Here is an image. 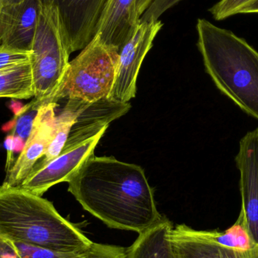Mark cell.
I'll return each mask as SVG.
<instances>
[{"instance_id": "29", "label": "cell", "mask_w": 258, "mask_h": 258, "mask_svg": "<svg viewBox=\"0 0 258 258\" xmlns=\"http://www.w3.org/2000/svg\"><path fill=\"white\" fill-rule=\"evenodd\" d=\"M14 142H15V152H19L21 153L24 149L25 141L20 137L15 136Z\"/></svg>"}, {"instance_id": "14", "label": "cell", "mask_w": 258, "mask_h": 258, "mask_svg": "<svg viewBox=\"0 0 258 258\" xmlns=\"http://www.w3.org/2000/svg\"><path fill=\"white\" fill-rule=\"evenodd\" d=\"M129 103L106 98L93 103H88L77 116L66 144L83 142L107 130L112 121L125 115L130 110Z\"/></svg>"}, {"instance_id": "5", "label": "cell", "mask_w": 258, "mask_h": 258, "mask_svg": "<svg viewBox=\"0 0 258 258\" xmlns=\"http://www.w3.org/2000/svg\"><path fill=\"white\" fill-rule=\"evenodd\" d=\"M119 54L95 35L90 43L70 62L51 103L79 99L93 103L110 98L116 80Z\"/></svg>"}, {"instance_id": "16", "label": "cell", "mask_w": 258, "mask_h": 258, "mask_svg": "<svg viewBox=\"0 0 258 258\" xmlns=\"http://www.w3.org/2000/svg\"><path fill=\"white\" fill-rule=\"evenodd\" d=\"M87 104V102L81 100L74 98L68 99L66 106L63 107L61 112L55 116L51 139L45 155L40 160L36 162L33 170L42 166L60 154L66 144L73 125L77 120V116L86 107Z\"/></svg>"}, {"instance_id": "17", "label": "cell", "mask_w": 258, "mask_h": 258, "mask_svg": "<svg viewBox=\"0 0 258 258\" xmlns=\"http://www.w3.org/2000/svg\"><path fill=\"white\" fill-rule=\"evenodd\" d=\"M34 97L30 62L0 70V98L30 99Z\"/></svg>"}, {"instance_id": "22", "label": "cell", "mask_w": 258, "mask_h": 258, "mask_svg": "<svg viewBox=\"0 0 258 258\" xmlns=\"http://www.w3.org/2000/svg\"><path fill=\"white\" fill-rule=\"evenodd\" d=\"M84 258H127L126 248L93 242L85 252Z\"/></svg>"}, {"instance_id": "25", "label": "cell", "mask_w": 258, "mask_h": 258, "mask_svg": "<svg viewBox=\"0 0 258 258\" xmlns=\"http://www.w3.org/2000/svg\"><path fill=\"white\" fill-rule=\"evenodd\" d=\"M15 136L12 135H9L6 137L4 141V147L7 152V156H6V174L9 172L12 165L15 163V142H14Z\"/></svg>"}, {"instance_id": "13", "label": "cell", "mask_w": 258, "mask_h": 258, "mask_svg": "<svg viewBox=\"0 0 258 258\" xmlns=\"http://www.w3.org/2000/svg\"><path fill=\"white\" fill-rule=\"evenodd\" d=\"M139 21L136 0H108L101 14L95 35L119 54Z\"/></svg>"}, {"instance_id": "28", "label": "cell", "mask_w": 258, "mask_h": 258, "mask_svg": "<svg viewBox=\"0 0 258 258\" xmlns=\"http://www.w3.org/2000/svg\"><path fill=\"white\" fill-rule=\"evenodd\" d=\"M258 13V0H256L254 3L248 5L246 7L244 8L241 10L239 14H251Z\"/></svg>"}, {"instance_id": "11", "label": "cell", "mask_w": 258, "mask_h": 258, "mask_svg": "<svg viewBox=\"0 0 258 258\" xmlns=\"http://www.w3.org/2000/svg\"><path fill=\"white\" fill-rule=\"evenodd\" d=\"M57 106L56 103H49L39 109L30 137L18 159L6 174L3 184L20 186L31 172L36 162L45 155L54 127Z\"/></svg>"}, {"instance_id": "27", "label": "cell", "mask_w": 258, "mask_h": 258, "mask_svg": "<svg viewBox=\"0 0 258 258\" xmlns=\"http://www.w3.org/2000/svg\"><path fill=\"white\" fill-rule=\"evenodd\" d=\"M153 0H136V10L138 17L141 18Z\"/></svg>"}, {"instance_id": "4", "label": "cell", "mask_w": 258, "mask_h": 258, "mask_svg": "<svg viewBox=\"0 0 258 258\" xmlns=\"http://www.w3.org/2000/svg\"><path fill=\"white\" fill-rule=\"evenodd\" d=\"M58 11L44 0L33 38L30 55L34 97L39 107L51 103L69 65Z\"/></svg>"}, {"instance_id": "18", "label": "cell", "mask_w": 258, "mask_h": 258, "mask_svg": "<svg viewBox=\"0 0 258 258\" xmlns=\"http://www.w3.org/2000/svg\"><path fill=\"white\" fill-rule=\"evenodd\" d=\"M211 239L220 245L233 249L249 251L254 249L258 245L254 242L246 226L244 224L243 218L239 214V218L234 224L224 232L206 231Z\"/></svg>"}, {"instance_id": "21", "label": "cell", "mask_w": 258, "mask_h": 258, "mask_svg": "<svg viewBox=\"0 0 258 258\" xmlns=\"http://www.w3.org/2000/svg\"><path fill=\"white\" fill-rule=\"evenodd\" d=\"M256 0H221L214 5L209 12L214 19L223 21L240 13L241 10Z\"/></svg>"}, {"instance_id": "10", "label": "cell", "mask_w": 258, "mask_h": 258, "mask_svg": "<svg viewBox=\"0 0 258 258\" xmlns=\"http://www.w3.org/2000/svg\"><path fill=\"white\" fill-rule=\"evenodd\" d=\"M240 173V215L251 238L258 245V128L248 132L239 142L235 158Z\"/></svg>"}, {"instance_id": "26", "label": "cell", "mask_w": 258, "mask_h": 258, "mask_svg": "<svg viewBox=\"0 0 258 258\" xmlns=\"http://www.w3.org/2000/svg\"><path fill=\"white\" fill-rule=\"evenodd\" d=\"M0 258H21L10 241L0 238Z\"/></svg>"}, {"instance_id": "24", "label": "cell", "mask_w": 258, "mask_h": 258, "mask_svg": "<svg viewBox=\"0 0 258 258\" xmlns=\"http://www.w3.org/2000/svg\"><path fill=\"white\" fill-rule=\"evenodd\" d=\"M31 51H18L9 48H0V70L20 63L30 62Z\"/></svg>"}, {"instance_id": "20", "label": "cell", "mask_w": 258, "mask_h": 258, "mask_svg": "<svg viewBox=\"0 0 258 258\" xmlns=\"http://www.w3.org/2000/svg\"><path fill=\"white\" fill-rule=\"evenodd\" d=\"M21 258H84L85 253L62 252L28 244L12 242Z\"/></svg>"}, {"instance_id": "6", "label": "cell", "mask_w": 258, "mask_h": 258, "mask_svg": "<svg viewBox=\"0 0 258 258\" xmlns=\"http://www.w3.org/2000/svg\"><path fill=\"white\" fill-rule=\"evenodd\" d=\"M160 20L139 21L119 54L116 80L109 99L129 103L136 95L137 79L144 57L162 27Z\"/></svg>"}, {"instance_id": "7", "label": "cell", "mask_w": 258, "mask_h": 258, "mask_svg": "<svg viewBox=\"0 0 258 258\" xmlns=\"http://www.w3.org/2000/svg\"><path fill=\"white\" fill-rule=\"evenodd\" d=\"M105 132L103 131L83 142L65 144L57 157L33 169L18 186L42 197L51 186L68 182L82 164L94 155L95 147Z\"/></svg>"}, {"instance_id": "12", "label": "cell", "mask_w": 258, "mask_h": 258, "mask_svg": "<svg viewBox=\"0 0 258 258\" xmlns=\"http://www.w3.org/2000/svg\"><path fill=\"white\" fill-rule=\"evenodd\" d=\"M171 240L176 258H258V246L249 251L228 248L185 224L173 227Z\"/></svg>"}, {"instance_id": "19", "label": "cell", "mask_w": 258, "mask_h": 258, "mask_svg": "<svg viewBox=\"0 0 258 258\" xmlns=\"http://www.w3.org/2000/svg\"><path fill=\"white\" fill-rule=\"evenodd\" d=\"M40 107L32 100L28 104L18 111L15 119L8 129L11 131V135L20 137L26 142L31 133L35 119Z\"/></svg>"}, {"instance_id": "3", "label": "cell", "mask_w": 258, "mask_h": 258, "mask_svg": "<svg viewBox=\"0 0 258 258\" xmlns=\"http://www.w3.org/2000/svg\"><path fill=\"white\" fill-rule=\"evenodd\" d=\"M197 46L206 72L224 95L258 120V52L233 32L200 18Z\"/></svg>"}, {"instance_id": "9", "label": "cell", "mask_w": 258, "mask_h": 258, "mask_svg": "<svg viewBox=\"0 0 258 258\" xmlns=\"http://www.w3.org/2000/svg\"><path fill=\"white\" fill-rule=\"evenodd\" d=\"M55 6L70 54L86 48L95 36L108 0H45Z\"/></svg>"}, {"instance_id": "2", "label": "cell", "mask_w": 258, "mask_h": 258, "mask_svg": "<svg viewBox=\"0 0 258 258\" xmlns=\"http://www.w3.org/2000/svg\"><path fill=\"white\" fill-rule=\"evenodd\" d=\"M0 238L62 252L83 254L93 243L51 202L20 186H0Z\"/></svg>"}, {"instance_id": "8", "label": "cell", "mask_w": 258, "mask_h": 258, "mask_svg": "<svg viewBox=\"0 0 258 258\" xmlns=\"http://www.w3.org/2000/svg\"><path fill=\"white\" fill-rule=\"evenodd\" d=\"M44 0H0V48L31 51Z\"/></svg>"}, {"instance_id": "23", "label": "cell", "mask_w": 258, "mask_h": 258, "mask_svg": "<svg viewBox=\"0 0 258 258\" xmlns=\"http://www.w3.org/2000/svg\"><path fill=\"white\" fill-rule=\"evenodd\" d=\"M181 0H153L147 10L141 15L140 21H157L167 10L180 3Z\"/></svg>"}, {"instance_id": "1", "label": "cell", "mask_w": 258, "mask_h": 258, "mask_svg": "<svg viewBox=\"0 0 258 258\" xmlns=\"http://www.w3.org/2000/svg\"><path fill=\"white\" fill-rule=\"evenodd\" d=\"M68 183L83 209L110 228L139 234L162 218L144 169L135 164L92 155Z\"/></svg>"}, {"instance_id": "15", "label": "cell", "mask_w": 258, "mask_h": 258, "mask_svg": "<svg viewBox=\"0 0 258 258\" xmlns=\"http://www.w3.org/2000/svg\"><path fill=\"white\" fill-rule=\"evenodd\" d=\"M173 226L165 217L145 231L139 233L126 249L127 258H176L171 233Z\"/></svg>"}]
</instances>
